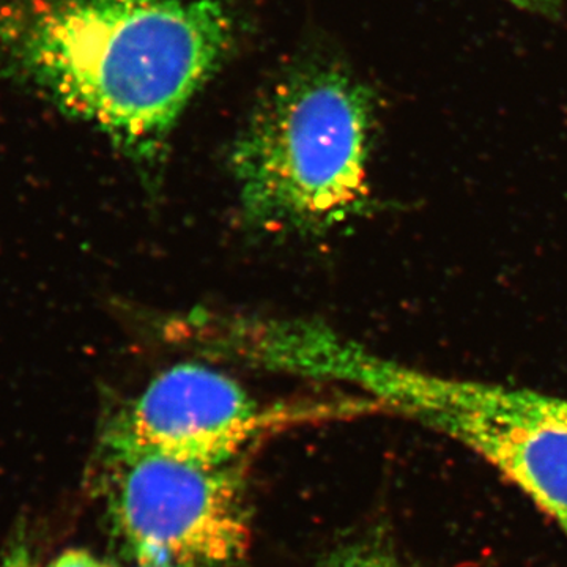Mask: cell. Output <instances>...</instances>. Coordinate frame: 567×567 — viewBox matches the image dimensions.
I'll list each match as a JSON object with an SVG mask.
<instances>
[{
    "instance_id": "cell-1",
    "label": "cell",
    "mask_w": 567,
    "mask_h": 567,
    "mask_svg": "<svg viewBox=\"0 0 567 567\" xmlns=\"http://www.w3.org/2000/svg\"><path fill=\"white\" fill-rule=\"evenodd\" d=\"M233 40L216 0H0V76L151 159Z\"/></svg>"
},
{
    "instance_id": "cell-2",
    "label": "cell",
    "mask_w": 567,
    "mask_h": 567,
    "mask_svg": "<svg viewBox=\"0 0 567 567\" xmlns=\"http://www.w3.org/2000/svg\"><path fill=\"white\" fill-rule=\"evenodd\" d=\"M372 114L364 85L338 70L301 71L276 85L230 159L245 218L316 234L360 212Z\"/></svg>"
},
{
    "instance_id": "cell-3",
    "label": "cell",
    "mask_w": 567,
    "mask_h": 567,
    "mask_svg": "<svg viewBox=\"0 0 567 567\" xmlns=\"http://www.w3.org/2000/svg\"><path fill=\"white\" fill-rule=\"evenodd\" d=\"M330 377L364 391L377 410L412 417L472 450L567 539V423L554 395L417 371L349 339L336 346Z\"/></svg>"
},
{
    "instance_id": "cell-4",
    "label": "cell",
    "mask_w": 567,
    "mask_h": 567,
    "mask_svg": "<svg viewBox=\"0 0 567 567\" xmlns=\"http://www.w3.org/2000/svg\"><path fill=\"white\" fill-rule=\"evenodd\" d=\"M112 525L136 565L227 567L251 543L244 480L208 466L140 454L111 458Z\"/></svg>"
},
{
    "instance_id": "cell-5",
    "label": "cell",
    "mask_w": 567,
    "mask_h": 567,
    "mask_svg": "<svg viewBox=\"0 0 567 567\" xmlns=\"http://www.w3.org/2000/svg\"><path fill=\"white\" fill-rule=\"evenodd\" d=\"M333 406L267 409L230 377L208 365L167 369L104 432L111 458L152 454L192 464L233 465L245 447L279 427L341 415Z\"/></svg>"
},
{
    "instance_id": "cell-6",
    "label": "cell",
    "mask_w": 567,
    "mask_h": 567,
    "mask_svg": "<svg viewBox=\"0 0 567 567\" xmlns=\"http://www.w3.org/2000/svg\"><path fill=\"white\" fill-rule=\"evenodd\" d=\"M315 567H412L406 565L393 544L379 535L354 537L339 544L330 554L317 561Z\"/></svg>"
},
{
    "instance_id": "cell-7",
    "label": "cell",
    "mask_w": 567,
    "mask_h": 567,
    "mask_svg": "<svg viewBox=\"0 0 567 567\" xmlns=\"http://www.w3.org/2000/svg\"><path fill=\"white\" fill-rule=\"evenodd\" d=\"M48 567H114L110 563L103 561L102 558L95 557L87 550H73L63 551L61 557L54 559Z\"/></svg>"
},
{
    "instance_id": "cell-8",
    "label": "cell",
    "mask_w": 567,
    "mask_h": 567,
    "mask_svg": "<svg viewBox=\"0 0 567 567\" xmlns=\"http://www.w3.org/2000/svg\"><path fill=\"white\" fill-rule=\"evenodd\" d=\"M518 9L533 11V13L550 14L557 13L561 0H507Z\"/></svg>"
},
{
    "instance_id": "cell-9",
    "label": "cell",
    "mask_w": 567,
    "mask_h": 567,
    "mask_svg": "<svg viewBox=\"0 0 567 567\" xmlns=\"http://www.w3.org/2000/svg\"><path fill=\"white\" fill-rule=\"evenodd\" d=\"M0 567H32L28 548L22 544L11 547L6 557L0 559Z\"/></svg>"
},
{
    "instance_id": "cell-10",
    "label": "cell",
    "mask_w": 567,
    "mask_h": 567,
    "mask_svg": "<svg viewBox=\"0 0 567 567\" xmlns=\"http://www.w3.org/2000/svg\"><path fill=\"white\" fill-rule=\"evenodd\" d=\"M555 406H557L558 415L567 423V399L557 398L555 399Z\"/></svg>"
},
{
    "instance_id": "cell-11",
    "label": "cell",
    "mask_w": 567,
    "mask_h": 567,
    "mask_svg": "<svg viewBox=\"0 0 567 567\" xmlns=\"http://www.w3.org/2000/svg\"><path fill=\"white\" fill-rule=\"evenodd\" d=\"M136 567H177V566H169V565H136Z\"/></svg>"
}]
</instances>
